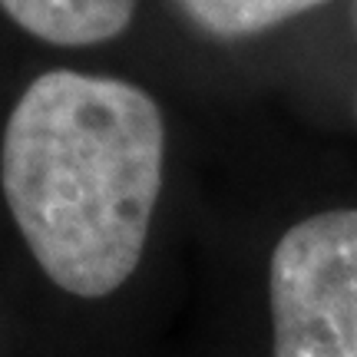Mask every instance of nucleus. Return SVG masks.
<instances>
[{
	"mask_svg": "<svg viewBox=\"0 0 357 357\" xmlns=\"http://www.w3.org/2000/svg\"><path fill=\"white\" fill-rule=\"evenodd\" d=\"M162 162L166 126L146 89L50 70L10 109L0 189L43 275L77 298H106L139 268Z\"/></svg>",
	"mask_w": 357,
	"mask_h": 357,
	"instance_id": "obj_1",
	"label": "nucleus"
},
{
	"mask_svg": "<svg viewBox=\"0 0 357 357\" xmlns=\"http://www.w3.org/2000/svg\"><path fill=\"white\" fill-rule=\"evenodd\" d=\"M139 0H0V10L30 37L56 47H93L119 37Z\"/></svg>",
	"mask_w": 357,
	"mask_h": 357,
	"instance_id": "obj_3",
	"label": "nucleus"
},
{
	"mask_svg": "<svg viewBox=\"0 0 357 357\" xmlns=\"http://www.w3.org/2000/svg\"><path fill=\"white\" fill-rule=\"evenodd\" d=\"M321 3L328 0H178V7L185 10L192 24L225 40L271 30Z\"/></svg>",
	"mask_w": 357,
	"mask_h": 357,
	"instance_id": "obj_4",
	"label": "nucleus"
},
{
	"mask_svg": "<svg viewBox=\"0 0 357 357\" xmlns=\"http://www.w3.org/2000/svg\"><path fill=\"white\" fill-rule=\"evenodd\" d=\"M271 357H357V208L281 235L268 261Z\"/></svg>",
	"mask_w": 357,
	"mask_h": 357,
	"instance_id": "obj_2",
	"label": "nucleus"
}]
</instances>
